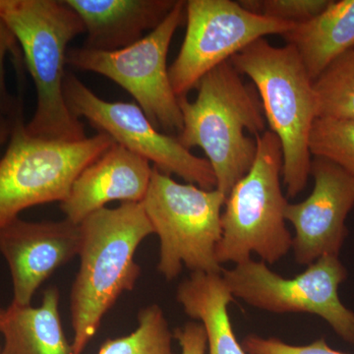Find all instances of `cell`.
<instances>
[{
    "label": "cell",
    "instance_id": "cb8c5ba5",
    "mask_svg": "<svg viewBox=\"0 0 354 354\" xmlns=\"http://www.w3.org/2000/svg\"><path fill=\"white\" fill-rule=\"evenodd\" d=\"M17 41L12 32L0 20V111L9 115L17 116L22 113V108L8 92L6 80V57L11 53L16 57H19Z\"/></svg>",
    "mask_w": 354,
    "mask_h": 354
},
{
    "label": "cell",
    "instance_id": "e0dca14e",
    "mask_svg": "<svg viewBox=\"0 0 354 354\" xmlns=\"http://www.w3.org/2000/svg\"><path fill=\"white\" fill-rule=\"evenodd\" d=\"M315 81L333 62L354 50V0L330 1L322 13L283 35Z\"/></svg>",
    "mask_w": 354,
    "mask_h": 354
},
{
    "label": "cell",
    "instance_id": "5b68a950",
    "mask_svg": "<svg viewBox=\"0 0 354 354\" xmlns=\"http://www.w3.org/2000/svg\"><path fill=\"white\" fill-rule=\"evenodd\" d=\"M256 141L257 153L250 171L225 198L216 247L221 265L241 264L251 259L252 254L266 264H274L292 248L285 218L288 202L281 185V143L270 130L256 137Z\"/></svg>",
    "mask_w": 354,
    "mask_h": 354
},
{
    "label": "cell",
    "instance_id": "3957f363",
    "mask_svg": "<svg viewBox=\"0 0 354 354\" xmlns=\"http://www.w3.org/2000/svg\"><path fill=\"white\" fill-rule=\"evenodd\" d=\"M0 20L20 44L36 87V111L26 132L58 141L86 138L64 94L68 44L85 32L75 11L64 0H0Z\"/></svg>",
    "mask_w": 354,
    "mask_h": 354
},
{
    "label": "cell",
    "instance_id": "52a82bcc",
    "mask_svg": "<svg viewBox=\"0 0 354 354\" xmlns=\"http://www.w3.org/2000/svg\"><path fill=\"white\" fill-rule=\"evenodd\" d=\"M22 114L0 158V228L25 209L64 202L79 174L116 144L99 132L79 141L30 136Z\"/></svg>",
    "mask_w": 354,
    "mask_h": 354
},
{
    "label": "cell",
    "instance_id": "8992f818",
    "mask_svg": "<svg viewBox=\"0 0 354 354\" xmlns=\"http://www.w3.org/2000/svg\"><path fill=\"white\" fill-rule=\"evenodd\" d=\"M225 197L218 189L178 183L153 167L142 205L160 239L157 269L167 281L179 276L184 266L192 272L221 274L216 259L221 218Z\"/></svg>",
    "mask_w": 354,
    "mask_h": 354
},
{
    "label": "cell",
    "instance_id": "ba28073f",
    "mask_svg": "<svg viewBox=\"0 0 354 354\" xmlns=\"http://www.w3.org/2000/svg\"><path fill=\"white\" fill-rule=\"evenodd\" d=\"M185 2L177 0L155 30L127 48L97 51L72 48L66 57V64L73 68L106 77L124 88L158 129L177 136L183 127V113L167 62L171 39L185 17Z\"/></svg>",
    "mask_w": 354,
    "mask_h": 354
},
{
    "label": "cell",
    "instance_id": "30bf717a",
    "mask_svg": "<svg viewBox=\"0 0 354 354\" xmlns=\"http://www.w3.org/2000/svg\"><path fill=\"white\" fill-rule=\"evenodd\" d=\"M185 15V38L169 68L177 97H186L203 77L249 44L268 35L283 36L295 25L250 12L232 0H189Z\"/></svg>",
    "mask_w": 354,
    "mask_h": 354
},
{
    "label": "cell",
    "instance_id": "6da1fadb",
    "mask_svg": "<svg viewBox=\"0 0 354 354\" xmlns=\"http://www.w3.org/2000/svg\"><path fill=\"white\" fill-rule=\"evenodd\" d=\"M80 228V268L70 293L72 354L83 353L109 310L134 290L141 276L135 253L153 234L143 205L133 202L95 212Z\"/></svg>",
    "mask_w": 354,
    "mask_h": 354
},
{
    "label": "cell",
    "instance_id": "d6986e66",
    "mask_svg": "<svg viewBox=\"0 0 354 354\" xmlns=\"http://www.w3.org/2000/svg\"><path fill=\"white\" fill-rule=\"evenodd\" d=\"M313 86L318 118H354V50L333 62Z\"/></svg>",
    "mask_w": 354,
    "mask_h": 354
},
{
    "label": "cell",
    "instance_id": "d4e9b609",
    "mask_svg": "<svg viewBox=\"0 0 354 354\" xmlns=\"http://www.w3.org/2000/svg\"><path fill=\"white\" fill-rule=\"evenodd\" d=\"M178 342L181 354H206L208 351L204 328L199 322H189L172 333Z\"/></svg>",
    "mask_w": 354,
    "mask_h": 354
},
{
    "label": "cell",
    "instance_id": "9c48e42d",
    "mask_svg": "<svg viewBox=\"0 0 354 354\" xmlns=\"http://www.w3.org/2000/svg\"><path fill=\"white\" fill-rule=\"evenodd\" d=\"M234 297L272 313L319 316L335 334L354 344V312L342 304L339 286L348 270L339 257L325 256L293 279L283 278L252 258L221 272Z\"/></svg>",
    "mask_w": 354,
    "mask_h": 354
},
{
    "label": "cell",
    "instance_id": "2e32d148",
    "mask_svg": "<svg viewBox=\"0 0 354 354\" xmlns=\"http://www.w3.org/2000/svg\"><path fill=\"white\" fill-rule=\"evenodd\" d=\"M0 354H72L59 315V290L50 286L44 291L41 304L11 302L0 308Z\"/></svg>",
    "mask_w": 354,
    "mask_h": 354
},
{
    "label": "cell",
    "instance_id": "8fae6325",
    "mask_svg": "<svg viewBox=\"0 0 354 354\" xmlns=\"http://www.w3.org/2000/svg\"><path fill=\"white\" fill-rule=\"evenodd\" d=\"M64 94L76 118H85L118 145L153 162L158 171L176 174L202 189H216L215 174L208 160L193 155L177 137L158 130L138 104L104 101L68 72Z\"/></svg>",
    "mask_w": 354,
    "mask_h": 354
},
{
    "label": "cell",
    "instance_id": "ffe728a7",
    "mask_svg": "<svg viewBox=\"0 0 354 354\" xmlns=\"http://www.w3.org/2000/svg\"><path fill=\"white\" fill-rule=\"evenodd\" d=\"M172 335L162 309L149 305L138 313V327L131 334L106 339L97 354H176Z\"/></svg>",
    "mask_w": 354,
    "mask_h": 354
},
{
    "label": "cell",
    "instance_id": "9a60e30c",
    "mask_svg": "<svg viewBox=\"0 0 354 354\" xmlns=\"http://www.w3.org/2000/svg\"><path fill=\"white\" fill-rule=\"evenodd\" d=\"M177 0H64L82 21L83 48L123 50L152 32L171 12Z\"/></svg>",
    "mask_w": 354,
    "mask_h": 354
},
{
    "label": "cell",
    "instance_id": "603a6c76",
    "mask_svg": "<svg viewBox=\"0 0 354 354\" xmlns=\"http://www.w3.org/2000/svg\"><path fill=\"white\" fill-rule=\"evenodd\" d=\"M246 354H346L330 348L325 337L305 346H293L277 339L248 335L241 342Z\"/></svg>",
    "mask_w": 354,
    "mask_h": 354
},
{
    "label": "cell",
    "instance_id": "ac0fdd59",
    "mask_svg": "<svg viewBox=\"0 0 354 354\" xmlns=\"http://www.w3.org/2000/svg\"><path fill=\"white\" fill-rule=\"evenodd\" d=\"M176 299L186 315L201 322L209 354H246L228 315L234 295L221 274L192 272L178 286Z\"/></svg>",
    "mask_w": 354,
    "mask_h": 354
},
{
    "label": "cell",
    "instance_id": "484cf974",
    "mask_svg": "<svg viewBox=\"0 0 354 354\" xmlns=\"http://www.w3.org/2000/svg\"><path fill=\"white\" fill-rule=\"evenodd\" d=\"M21 114L22 113L18 114L17 116H11L0 111V147L4 145L7 140H10L16 120L19 118Z\"/></svg>",
    "mask_w": 354,
    "mask_h": 354
},
{
    "label": "cell",
    "instance_id": "44dd1931",
    "mask_svg": "<svg viewBox=\"0 0 354 354\" xmlns=\"http://www.w3.org/2000/svg\"><path fill=\"white\" fill-rule=\"evenodd\" d=\"M309 148L314 157L332 160L354 177V118H316Z\"/></svg>",
    "mask_w": 354,
    "mask_h": 354
},
{
    "label": "cell",
    "instance_id": "5bb4252c",
    "mask_svg": "<svg viewBox=\"0 0 354 354\" xmlns=\"http://www.w3.org/2000/svg\"><path fill=\"white\" fill-rule=\"evenodd\" d=\"M152 171L146 158L114 144L79 174L60 209L65 218L80 225L109 203H141Z\"/></svg>",
    "mask_w": 354,
    "mask_h": 354
},
{
    "label": "cell",
    "instance_id": "7402d4cb",
    "mask_svg": "<svg viewBox=\"0 0 354 354\" xmlns=\"http://www.w3.org/2000/svg\"><path fill=\"white\" fill-rule=\"evenodd\" d=\"M332 0H242L239 4L250 12L283 22H306L322 13Z\"/></svg>",
    "mask_w": 354,
    "mask_h": 354
},
{
    "label": "cell",
    "instance_id": "4fadbf2b",
    "mask_svg": "<svg viewBox=\"0 0 354 354\" xmlns=\"http://www.w3.org/2000/svg\"><path fill=\"white\" fill-rule=\"evenodd\" d=\"M80 225L16 218L0 228V253L10 270L13 304L31 305L37 290L51 274L78 256Z\"/></svg>",
    "mask_w": 354,
    "mask_h": 354
},
{
    "label": "cell",
    "instance_id": "4316f807",
    "mask_svg": "<svg viewBox=\"0 0 354 354\" xmlns=\"http://www.w3.org/2000/svg\"><path fill=\"white\" fill-rule=\"evenodd\" d=\"M0 349H1V346H0Z\"/></svg>",
    "mask_w": 354,
    "mask_h": 354
},
{
    "label": "cell",
    "instance_id": "7c38bea8",
    "mask_svg": "<svg viewBox=\"0 0 354 354\" xmlns=\"http://www.w3.org/2000/svg\"><path fill=\"white\" fill-rule=\"evenodd\" d=\"M314 187L304 201L290 204L286 221L295 227L292 249L297 264L309 266L325 256L339 257L348 235L346 221L354 207V177L325 158L314 157Z\"/></svg>",
    "mask_w": 354,
    "mask_h": 354
},
{
    "label": "cell",
    "instance_id": "277c9868",
    "mask_svg": "<svg viewBox=\"0 0 354 354\" xmlns=\"http://www.w3.org/2000/svg\"><path fill=\"white\" fill-rule=\"evenodd\" d=\"M230 62L253 81L270 131L281 143L286 195L297 197L311 169L310 134L318 118L313 81L291 44L277 48L265 38L249 44Z\"/></svg>",
    "mask_w": 354,
    "mask_h": 354
},
{
    "label": "cell",
    "instance_id": "7a4b0ae2",
    "mask_svg": "<svg viewBox=\"0 0 354 354\" xmlns=\"http://www.w3.org/2000/svg\"><path fill=\"white\" fill-rule=\"evenodd\" d=\"M232 62H223L198 84L195 101L178 97L183 127L177 139L186 149L199 147L227 196L250 171L257 153L256 137L266 131L259 94L241 80Z\"/></svg>",
    "mask_w": 354,
    "mask_h": 354
}]
</instances>
